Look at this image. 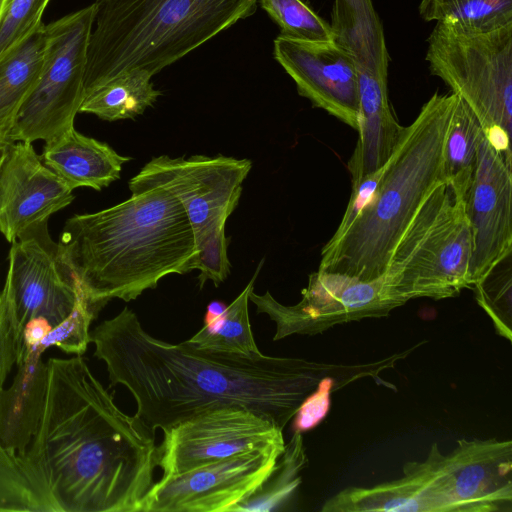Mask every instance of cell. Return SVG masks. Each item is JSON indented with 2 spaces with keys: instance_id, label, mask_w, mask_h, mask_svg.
<instances>
[{
  "instance_id": "6da1fadb",
  "label": "cell",
  "mask_w": 512,
  "mask_h": 512,
  "mask_svg": "<svg viewBox=\"0 0 512 512\" xmlns=\"http://www.w3.org/2000/svg\"><path fill=\"white\" fill-rule=\"evenodd\" d=\"M47 364L37 430L16 456L46 512H141L157 466L154 433L118 408L82 355Z\"/></svg>"
},
{
  "instance_id": "7a4b0ae2",
  "label": "cell",
  "mask_w": 512,
  "mask_h": 512,
  "mask_svg": "<svg viewBox=\"0 0 512 512\" xmlns=\"http://www.w3.org/2000/svg\"><path fill=\"white\" fill-rule=\"evenodd\" d=\"M89 340L111 386L128 389L135 416L152 433L230 405L283 429L321 379L320 365L303 359L231 354L157 339L128 307L90 330Z\"/></svg>"
},
{
  "instance_id": "3957f363",
  "label": "cell",
  "mask_w": 512,
  "mask_h": 512,
  "mask_svg": "<svg viewBox=\"0 0 512 512\" xmlns=\"http://www.w3.org/2000/svg\"><path fill=\"white\" fill-rule=\"evenodd\" d=\"M129 199L75 214L58 253L98 314L112 299L135 300L170 274L196 269L192 226L178 199L160 186L129 181Z\"/></svg>"
},
{
  "instance_id": "277c9868",
  "label": "cell",
  "mask_w": 512,
  "mask_h": 512,
  "mask_svg": "<svg viewBox=\"0 0 512 512\" xmlns=\"http://www.w3.org/2000/svg\"><path fill=\"white\" fill-rule=\"evenodd\" d=\"M457 98L435 92L403 127L366 205L344 234L322 248L319 270L363 281L385 274L412 218L431 191L446 182L444 145Z\"/></svg>"
},
{
  "instance_id": "5b68a950",
  "label": "cell",
  "mask_w": 512,
  "mask_h": 512,
  "mask_svg": "<svg viewBox=\"0 0 512 512\" xmlns=\"http://www.w3.org/2000/svg\"><path fill=\"white\" fill-rule=\"evenodd\" d=\"M259 0H95L85 97L132 71L152 77L256 10Z\"/></svg>"
},
{
  "instance_id": "8992f818",
  "label": "cell",
  "mask_w": 512,
  "mask_h": 512,
  "mask_svg": "<svg viewBox=\"0 0 512 512\" xmlns=\"http://www.w3.org/2000/svg\"><path fill=\"white\" fill-rule=\"evenodd\" d=\"M426 61L431 73L466 102L486 140L512 165V23L476 31L451 19L437 21Z\"/></svg>"
},
{
  "instance_id": "52a82bcc",
  "label": "cell",
  "mask_w": 512,
  "mask_h": 512,
  "mask_svg": "<svg viewBox=\"0 0 512 512\" xmlns=\"http://www.w3.org/2000/svg\"><path fill=\"white\" fill-rule=\"evenodd\" d=\"M471 253L465 198L444 181L431 191L405 229L384 277L403 305L415 298L455 297L472 288Z\"/></svg>"
},
{
  "instance_id": "ba28073f",
  "label": "cell",
  "mask_w": 512,
  "mask_h": 512,
  "mask_svg": "<svg viewBox=\"0 0 512 512\" xmlns=\"http://www.w3.org/2000/svg\"><path fill=\"white\" fill-rule=\"evenodd\" d=\"M94 3L45 24L46 45L40 76L18 110L11 142H45L74 127L85 98L87 47Z\"/></svg>"
},
{
  "instance_id": "9c48e42d",
  "label": "cell",
  "mask_w": 512,
  "mask_h": 512,
  "mask_svg": "<svg viewBox=\"0 0 512 512\" xmlns=\"http://www.w3.org/2000/svg\"><path fill=\"white\" fill-rule=\"evenodd\" d=\"M257 313L276 325L273 340L297 335L323 333L328 329L365 318L387 316L403 304L387 286L384 275L363 281L342 273L317 270L310 274L301 300L294 305L278 302L269 291L249 295Z\"/></svg>"
},
{
  "instance_id": "30bf717a",
  "label": "cell",
  "mask_w": 512,
  "mask_h": 512,
  "mask_svg": "<svg viewBox=\"0 0 512 512\" xmlns=\"http://www.w3.org/2000/svg\"><path fill=\"white\" fill-rule=\"evenodd\" d=\"M284 447L272 444L162 476L143 498L141 512L233 511L262 486Z\"/></svg>"
},
{
  "instance_id": "8fae6325",
  "label": "cell",
  "mask_w": 512,
  "mask_h": 512,
  "mask_svg": "<svg viewBox=\"0 0 512 512\" xmlns=\"http://www.w3.org/2000/svg\"><path fill=\"white\" fill-rule=\"evenodd\" d=\"M285 443L283 429L273 420L239 405L199 413L164 431L157 447L163 476Z\"/></svg>"
},
{
  "instance_id": "7c38bea8",
  "label": "cell",
  "mask_w": 512,
  "mask_h": 512,
  "mask_svg": "<svg viewBox=\"0 0 512 512\" xmlns=\"http://www.w3.org/2000/svg\"><path fill=\"white\" fill-rule=\"evenodd\" d=\"M251 168L248 159L223 155H161L152 158L130 181L171 192L184 208L196 239L226 223L239 202L242 183Z\"/></svg>"
},
{
  "instance_id": "4fadbf2b",
  "label": "cell",
  "mask_w": 512,
  "mask_h": 512,
  "mask_svg": "<svg viewBox=\"0 0 512 512\" xmlns=\"http://www.w3.org/2000/svg\"><path fill=\"white\" fill-rule=\"evenodd\" d=\"M6 276L21 332L26 322L35 317L45 318L54 328L72 313L83 293L61 260L48 228L11 243Z\"/></svg>"
},
{
  "instance_id": "5bb4252c",
  "label": "cell",
  "mask_w": 512,
  "mask_h": 512,
  "mask_svg": "<svg viewBox=\"0 0 512 512\" xmlns=\"http://www.w3.org/2000/svg\"><path fill=\"white\" fill-rule=\"evenodd\" d=\"M511 198L512 165L483 134L474 176L465 197L472 236V287L512 254Z\"/></svg>"
},
{
  "instance_id": "9a60e30c",
  "label": "cell",
  "mask_w": 512,
  "mask_h": 512,
  "mask_svg": "<svg viewBox=\"0 0 512 512\" xmlns=\"http://www.w3.org/2000/svg\"><path fill=\"white\" fill-rule=\"evenodd\" d=\"M274 57L294 80L298 93L358 130V73L352 57L331 40H301L279 35Z\"/></svg>"
},
{
  "instance_id": "2e32d148",
  "label": "cell",
  "mask_w": 512,
  "mask_h": 512,
  "mask_svg": "<svg viewBox=\"0 0 512 512\" xmlns=\"http://www.w3.org/2000/svg\"><path fill=\"white\" fill-rule=\"evenodd\" d=\"M73 200L31 142H11L0 166V233L8 242L48 228L51 215Z\"/></svg>"
},
{
  "instance_id": "e0dca14e",
  "label": "cell",
  "mask_w": 512,
  "mask_h": 512,
  "mask_svg": "<svg viewBox=\"0 0 512 512\" xmlns=\"http://www.w3.org/2000/svg\"><path fill=\"white\" fill-rule=\"evenodd\" d=\"M50 333L22 350L9 387H0V442L14 456L22 454L35 434L46 397L48 364L44 352L53 347Z\"/></svg>"
},
{
  "instance_id": "ac0fdd59",
  "label": "cell",
  "mask_w": 512,
  "mask_h": 512,
  "mask_svg": "<svg viewBox=\"0 0 512 512\" xmlns=\"http://www.w3.org/2000/svg\"><path fill=\"white\" fill-rule=\"evenodd\" d=\"M40 158L71 190L88 187L97 191L118 180L123 164L131 160L74 127L45 142Z\"/></svg>"
},
{
  "instance_id": "d6986e66",
  "label": "cell",
  "mask_w": 512,
  "mask_h": 512,
  "mask_svg": "<svg viewBox=\"0 0 512 512\" xmlns=\"http://www.w3.org/2000/svg\"><path fill=\"white\" fill-rule=\"evenodd\" d=\"M23 349L22 332L14 314L9 278L0 291V387L4 385ZM46 512V507L31 485L16 456L0 442V512Z\"/></svg>"
},
{
  "instance_id": "ffe728a7",
  "label": "cell",
  "mask_w": 512,
  "mask_h": 512,
  "mask_svg": "<svg viewBox=\"0 0 512 512\" xmlns=\"http://www.w3.org/2000/svg\"><path fill=\"white\" fill-rule=\"evenodd\" d=\"M333 40L354 60L358 76L387 80L384 29L371 0H334Z\"/></svg>"
},
{
  "instance_id": "44dd1931",
  "label": "cell",
  "mask_w": 512,
  "mask_h": 512,
  "mask_svg": "<svg viewBox=\"0 0 512 512\" xmlns=\"http://www.w3.org/2000/svg\"><path fill=\"white\" fill-rule=\"evenodd\" d=\"M45 45L42 23L0 59V139L8 140L14 118L40 76Z\"/></svg>"
},
{
  "instance_id": "7402d4cb",
  "label": "cell",
  "mask_w": 512,
  "mask_h": 512,
  "mask_svg": "<svg viewBox=\"0 0 512 512\" xmlns=\"http://www.w3.org/2000/svg\"><path fill=\"white\" fill-rule=\"evenodd\" d=\"M263 261L243 291L218 316L204 317L202 328L189 343L198 348L254 356L261 353L256 345L249 319L248 302Z\"/></svg>"
},
{
  "instance_id": "603a6c76",
  "label": "cell",
  "mask_w": 512,
  "mask_h": 512,
  "mask_svg": "<svg viewBox=\"0 0 512 512\" xmlns=\"http://www.w3.org/2000/svg\"><path fill=\"white\" fill-rule=\"evenodd\" d=\"M151 79L152 76L144 71L118 76L89 93L79 112L91 113L107 121L135 118L161 95Z\"/></svg>"
},
{
  "instance_id": "cb8c5ba5",
  "label": "cell",
  "mask_w": 512,
  "mask_h": 512,
  "mask_svg": "<svg viewBox=\"0 0 512 512\" xmlns=\"http://www.w3.org/2000/svg\"><path fill=\"white\" fill-rule=\"evenodd\" d=\"M482 127L466 102L458 96L444 145L445 180L464 198L471 185Z\"/></svg>"
},
{
  "instance_id": "d4e9b609",
  "label": "cell",
  "mask_w": 512,
  "mask_h": 512,
  "mask_svg": "<svg viewBox=\"0 0 512 512\" xmlns=\"http://www.w3.org/2000/svg\"><path fill=\"white\" fill-rule=\"evenodd\" d=\"M307 463L302 433L294 432L290 441L285 443L283 452L262 486L246 501L237 505L233 512H264L277 509L300 484V472Z\"/></svg>"
},
{
  "instance_id": "484cf974",
  "label": "cell",
  "mask_w": 512,
  "mask_h": 512,
  "mask_svg": "<svg viewBox=\"0 0 512 512\" xmlns=\"http://www.w3.org/2000/svg\"><path fill=\"white\" fill-rule=\"evenodd\" d=\"M425 21L451 19L465 29L486 31L512 23V0H421Z\"/></svg>"
},
{
  "instance_id": "4316f807",
  "label": "cell",
  "mask_w": 512,
  "mask_h": 512,
  "mask_svg": "<svg viewBox=\"0 0 512 512\" xmlns=\"http://www.w3.org/2000/svg\"><path fill=\"white\" fill-rule=\"evenodd\" d=\"M509 254L475 284L476 300L492 319L498 334L511 341L512 266Z\"/></svg>"
},
{
  "instance_id": "83f0119b",
  "label": "cell",
  "mask_w": 512,
  "mask_h": 512,
  "mask_svg": "<svg viewBox=\"0 0 512 512\" xmlns=\"http://www.w3.org/2000/svg\"><path fill=\"white\" fill-rule=\"evenodd\" d=\"M261 7L278 24L281 35L301 40H331L333 33L303 0H259Z\"/></svg>"
},
{
  "instance_id": "f1b7e54d",
  "label": "cell",
  "mask_w": 512,
  "mask_h": 512,
  "mask_svg": "<svg viewBox=\"0 0 512 512\" xmlns=\"http://www.w3.org/2000/svg\"><path fill=\"white\" fill-rule=\"evenodd\" d=\"M50 0H8L0 18V59L42 22Z\"/></svg>"
},
{
  "instance_id": "f546056e",
  "label": "cell",
  "mask_w": 512,
  "mask_h": 512,
  "mask_svg": "<svg viewBox=\"0 0 512 512\" xmlns=\"http://www.w3.org/2000/svg\"><path fill=\"white\" fill-rule=\"evenodd\" d=\"M225 224H218L195 239L196 269L200 271L198 276L200 288L208 280H211L217 287L225 281L230 273L231 265L227 255L228 239L225 236Z\"/></svg>"
},
{
  "instance_id": "4dcf8cb0",
  "label": "cell",
  "mask_w": 512,
  "mask_h": 512,
  "mask_svg": "<svg viewBox=\"0 0 512 512\" xmlns=\"http://www.w3.org/2000/svg\"><path fill=\"white\" fill-rule=\"evenodd\" d=\"M334 386V379L329 376L318 381L314 390L303 399L294 414L292 423L294 432H307L322 422L330 410Z\"/></svg>"
},
{
  "instance_id": "1f68e13d",
  "label": "cell",
  "mask_w": 512,
  "mask_h": 512,
  "mask_svg": "<svg viewBox=\"0 0 512 512\" xmlns=\"http://www.w3.org/2000/svg\"><path fill=\"white\" fill-rule=\"evenodd\" d=\"M52 329V325L43 317H35L27 321L22 331L23 349L39 344Z\"/></svg>"
},
{
  "instance_id": "d6a6232c",
  "label": "cell",
  "mask_w": 512,
  "mask_h": 512,
  "mask_svg": "<svg viewBox=\"0 0 512 512\" xmlns=\"http://www.w3.org/2000/svg\"><path fill=\"white\" fill-rule=\"evenodd\" d=\"M226 305L223 302L220 301H212L207 306L206 314L205 316L208 317H215L220 315L225 309Z\"/></svg>"
},
{
  "instance_id": "836d02e7",
  "label": "cell",
  "mask_w": 512,
  "mask_h": 512,
  "mask_svg": "<svg viewBox=\"0 0 512 512\" xmlns=\"http://www.w3.org/2000/svg\"><path fill=\"white\" fill-rule=\"evenodd\" d=\"M10 144H11V141L5 140V139H0V166H1V163L4 159L6 151Z\"/></svg>"
},
{
  "instance_id": "e575fe53",
  "label": "cell",
  "mask_w": 512,
  "mask_h": 512,
  "mask_svg": "<svg viewBox=\"0 0 512 512\" xmlns=\"http://www.w3.org/2000/svg\"><path fill=\"white\" fill-rule=\"evenodd\" d=\"M8 0H0V18L7 5Z\"/></svg>"
}]
</instances>
